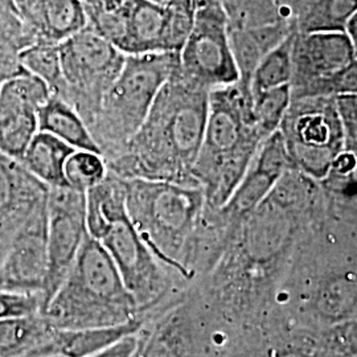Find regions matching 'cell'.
<instances>
[{
  "label": "cell",
  "instance_id": "24",
  "mask_svg": "<svg viewBox=\"0 0 357 357\" xmlns=\"http://www.w3.org/2000/svg\"><path fill=\"white\" fill-rule=\"evenodd\" d=\"M88 26L119 50L135 0H81Z\"/></svg>",
  "mask_w": 357,
  "mask_h": 357
},
{
  "label": "cell",
  "instance_id": "30",
  "mask_svg": "<svg viewBox=\"0 0 357 357\" xmlns=\"http://www.w3.org/2000/svg\"><path fill=\"white\" fill-rule=\"evenodd\" d=\"M43 295L17 293L0 289V320L38 314L43 310Z\"/></svg>",
  "mask_w": 357,
  "mask_h": 357
},
{
  "label": "cell",
  "instance_id": "5",
  "mask_svg": "<svg viewBox=\"0 0 357 357\" xmlns=\"http://www.w3.org/2000/svg\"><path fill=\"white\" fill-rule=\"evenodd\" d=\"M126 212L134 228L153 255L168 268L190 281L183 266L185 248L205 209L200 185L123 178Z\"/></svg>",
  "mask_w": 357,
  "mask_h": 357
},
{
  "label": "cell",
  "instance_id": "17",
  "mask_svg": "<svg viewBox=\"0 0 357 357\" xmlns=\"http://www.w3.org/2000/svg\"><path fill=\"white\" fill-rule=\"evenodd\" d=\"M293 32L295 26L289 19L265 26L229 28L230 48L240 76L238 84L243 88L250 90L252 77L261 60Z\"/></svg>",
  "mask_w": 357,
  "mask_h": 357
},
{
  "label": "cell",
  "instance_id": "26",
  "mask_svg": "<svg viewBox=\"0 0 357 357\" xmlns=\"http://www.w3.org/2000/svg\"><path fill=\"white\" fill-rule=\"evenodd\" d=\"M26 73L40 78L51 94L64 98L65 85L59 44L35 43L20 53Z\"/></svg>",
  "mask_w": 357,
  "mask_h": 357
},
{
  "label": "cell",
  "instance_id": "23",
  "mask_svg": "<svg viewBox=\"0 0 357 357\" xmlns=\"http://www.w3.org/2000/svg\"><path fill=\"white\" fill-rule=\"evenodd\" d=\"M54 328L38 312L0 320V357L38 356Z\"/></svg>",
  "mask_w": 357,
  "mask_h": 357
},
{
  "label": "cell",
  "instance_id": "1",
  "mask_svg": "<svg viewBox=\"0 0 357 357\" xmlns=\"http://www.w3.org/2000/svg\"><path fill=\"white\" fill-rule=\"evenodd\" d=\"M209 93L180 76L176 66L141 128L105 159L109 172L122 178L200 185L193 167L204 138Z\"/></svg>",
  "mask_w": 357,
  "mask_h": 357
},
{
  "label": "cell",
  "instance_id": "15",
  "mask_svg": "<svg viewBox=\"0 0 357 357\" xmlns=\"http://www.w3.org/2000/svg\"><path fill=\"white\" fill-rule=\"evenodd\" d=\"M36 43L60 44L88 26L81 0H13Z\"/></svg>",
  "mask_w": 357,
  "mask_h": 357
},
{
  "label": "cell",
  "instance_id": "16",
  "mask_svg": "<svg viewBox=\"0 0 357 357\" xmlns=\"http://www.w3.org/2000/svg\"><path fill=\"white\" fill-rule=\"evenodd\" d=\"M125 54H143L175 50L166 4L151 0H135L125 35L119 44Z\"/></svg>",
  "mask_w": 357,
  "mask_h": 357
},
{
  "label": "cell",
  "instance_id": "21",
  "mask_svg": "<svg viewBox=\"0 0 357 357\" xmlns=\"http://www.w3.org/2000/svg\"><path fill=\"white\" fill-rule=\"evenodd\" d=\"M75 150L51 134L38 131L19 162L47 187H68L65 163Z\"/></svg>",
  "mask_w": 357,
  "mask_h": 357
},
{
  "label": "cell",
  "instance_id": "13",
  "mask_svg": "<svg viewBox=\"0 0 357 357\" xmlns=\"http://www.w3.org/2000/svg\"><path fill=\"white\" fill-rule=\"evenodd\" d=\"M293 168L280 130L273 132L255 153L241 183L228 203L217 209L222 222L234 236L241 222L261 204L286 171Z\"/></svg>",
  "mask_w": 357,
  "mask_h": 357
},
{
  "label": "cell",
  "instance_id": "6",
  "mask_svg": "<svg viewBox=\"0 0 357 357\" xmlns=\"http://www.w3.org/2000/svg\"><path fill=\"white\" fill-rule=\"evenodd\" d=\"M178 64V52L126 54L119 75L89 123L103 159L114 155L141 128Z\"/></svg>",
  "mask_w": 357,
  "mask_h": 357
},
{
  "label": "cell",
  "instance_id": "32",
  "mask_svg": "<svg viewBox=\"0 0 357 357\" xmlns=\"http://www.w3.org/2000/svg\"><path fill=\"white\" fill-rule=\"evenodd\" d=\"M141 332L126 336L114 345L86 357H134L141 342Z\"/></svg>",
  "mask_w": 357,
  "mask_h": 357
},
{
  "label": "cell",
  "instance_id": "9",
  "mask_svg": "<svg viewBox=\"0 0 357 357\" xmlns=\"http://www.w3.org/2000/svg\"><path fill=\"white\" fill-rule=\"evenodd\" d=\"M178 72L192 84L213 90L238 82L229 41V24L218 0H206L178 52Z\"/></svg>",
  "mask_w": 357,
  "mask_h": 357
},
{
  "label": "cell",
  "instance_id": "29",
  "mask_svg": "<svg viewBox=\"0 0 357 357\" xmlns=\"http://www.w3.org/2000/svg\"><path fill=\"white\" fill-rule=\"evenodd\" d=\"M290 103H291L290 84L275 89L266 90L253 97L255 119L266 138L280 128L283 115L287 112Z\"/></svg>",
  "mask_w": 357,
  "mask_h": 357
},
{
  "label": "cell",
  "instance_id": "4",
  "mask_svg": "<svg viewBox=\"0 0 357 357\" xmlns=\"http://www.w3.org/2000/svg\"><path fill=\"white\" fill-rule=\"evenodd\" d=\"M86 227L114 261L142 314L160 305L172 287V275H181L165 266L134 228L122 183L106 180L86 193Z\"/></svg>",
  "mask_w": 357,
  "mask_h": 357
},
{
  "label": "cell",
  "instance_id": "7",
  "mask_svg": "<svg viewBox=\"0 0 357 357\" xmlns=\"http://www.w3.org/2000/svg\"><path fill=\"white\" fill-rule=\"evenodd\" d=\"M278 130L294 169L315 181L328 176L347 143L335 96L291 100Z\"/></svg>",
  "mask_w": 357,
  "mask_h": 357
},
{
  "label": "cell",
  "instance_id": "19",
  "mask_svg": "<svg viewBox=\"0 0 357 357\" xmlns=\"http://www.w3.org/2000/svg\"><path fill=\"white\" fill-rule=\"evenodd\" d=\"M48 193L50 187L29 174L20 162L0 153L1 220H26Z\"/></svg>",
  "mask_w": 357,
  "mask_h": 357
},
{
  "label": "cell",
  "instance_id": "12",
  "mask_svg": "<svg viewBox=\"0 0 357 357\" xmlns=\"http://www.w3.org/2000/svg\"><path fill=\"white\" fill-rule=\"evenodd\" d=\"M51 96L29 73L4 81L0 89V153L20 160L38 132V110Z\"/></svg>",
  "mask_w": 357,
  "mask_h": 357
},
{
  "label": "cell",
  "instance_id": "35",
  "mask_svg": "<svg viewBox=\"0 0 357 357\" xmlns=\"http://www.w3.org/2000/svg\"><path fill=\"white\" fill-rule=\"evenodd\" d=\"M345 33L348 35V38H351L355 50H356L357 57V10L351 16V19L348 20L347 26H345Z\"/></svg>",
  "mask_w": 357,
  "mask_h": 357
},
{
  "label": "cell",
  "instance_id": "31",
  "mask_svg": "<svg viewBox=\"0 0 357 357\" xmlns=\"http://www.w3.org/2000/svg\"><path fill=\"white\" fill-rule=\"evenodd\" d=\"M347 142L357 141V93L335 96Z\"/></svg>",
  "mask_w": 357,
  "mask_h": 357
},
{
  "label": "cell",
  "instance_id": "25",
  "mask_svg": "<svg viewBox=\"0 0 357 357\" xmlns=\"http://www.w3.org/2000/svg\"><path fill=\"white\" fill-rule=\"evenodd\" d=\"M295 32L284 38L277 48L268 52L255 68L252 82H250V90L253 97L266 90L275 89L291 82V77H293L291 54H293Z\"/></svg>",
  "mask_w": 357,
  "mask_h": 357
},
{
  "label": "cell",
  "instance_id": "28",
  "mask_svg": "<svg viewBox=\"0 0 357 357\" xmlns=\"http://www.w3.org/2000/svg\"><path fill=\"white\" fill-rule=\"evenodd\" d=\"M230 29L271 24L283 19L274 0H218Z\"/></svg>",
  "mask_w": 357,
  "mask_h": 357
},
{
  "label": "cell",
  "instance_id": "27",
  "mask_svg": "<svg viewBox=\"0 0 357 357\" xmlns=\"http://www.w3.org/2000/svg\"><path fill=\"white\" fill-rule=\"evenodd\" d=\"M107 174L102 155L88 150H75L65 163L66 184L76 191H89L103 181Z\"/></svg>",
  "mask_w": 357,
  "mask_h": 357
},
{
  "label": "cell",
  "instance_id": "36",
  "mask_svg": "<svg viewBox=\"0 0 357 357\" xmlns=\"http://www.w3.org/2000/svg\"><path fill=\"white\" fill-rule=\"evenodd\" d=\"M0 3H4V4H13V0H0Z\"/></svg>",
  "mask_w": 357,
  "mask_h": 357
},
{
  "label": "cell",
  "instance_id": "33",
  "mask_svg": "<svg viewBox=\"0 0 357 357\" xmlns=\"http://www.w3.org/2000/svg\"><path fill=\"white\" fill-rule=\"evenodd\" d=\"M23 222L24 220H1L0 218V268L10 250L15 233Z\"/></svg>",
  "mask_w": 357,
  "mask_h": 357
},
{
  "label": "cell",
  "instance_id": "34",
  "mask_svg": "<svg viewBox=\"0 0 357 357\" xmlns=\"http://www.w3.org/2000/svg\"><path fill=\"white\" fill-rule=\"evenodd\" d=\"M340 339L352 356H357V321H349L340 328Z\"/></svg>",
  "mask_w": 357,
  "mask_h": 357
},
{
  "label": "cell",
  "instance_id": "11",
  "mask_svg": "<svg viewBox=\"0 0 357 357\" xmlns=\"http://www.w3.org/2000/svg\"><path fill=\"white\" fill-rule=\"evenodd\" d=\"M48 274V197L13 236L0 268V289L44 295Z\"/></svg>",
  "mask_w": 357,
  "mask_h": 357
},
{
  "label": "cell",
  "instance_id": "20",
  "mask_svg": "<svg viewBox=\"0 0 357 357\" xmlns=\"http://www.w3.org/2000/svg\"><path fill=\"white\" fill-rule=\"evenodd\" d=\"M38 131L48 132L76 150L101 153L86 122L70 103L59 96L51 94L38 107Z\"/></svg>",
  "mask_w": 357,
  "mask_h": 357
},
{
  "label": "cell",
  "instance_id": "10",
  "mask_svg": "<svg viewBox=\"0 0 357 357\" xmlns=\"http://www.w3.org/2000/svg\"><path fill=\"white\" fill-rule=\"evenodd\" d=\"M86 234V192L69 187L50 188L48 274L43 295V310L64 281Z\"/></svg>",
  "mask_w": 357,
  "mask_h": 357
},
{
  "label": "cell",
  "instance_id": "22",
  "mask_svg": "<svg viewBox=\"0 0 357 357\" xmlns=\"http://www.w3.org/2000/svg\"><path fill=\"white\" fill-rule=\"evenodd\" d=\"M357 0H294L290 20L301 33L345 32Z\"/></svg>",
  "mask_w": 357,
  "mask_h": 357
},
{
  "label": "cell",
  "instance_id": "18",
  "mask_svg": "<svg viewBox=\"0 0 357 357\" xmlns=\"http://www.w3.org/2000/svg\"><path fill=\"white\" fill-rule=\"evenodd\" d=\"M146 315L126 324L79 330H57L38 356L86 357L114 345L130 335L143 331Z\"/></svg>",
  "mask_w": 357,
  "mask_h": 357
},
{
  "label": "cell",
  "instance_id": "40",
  "mask_svg": "<svg viewBox=\"0 0 357 357\" xmlns=\"http://www.w3.org/2000/svg\"><path fill=\"white\" fill-rule=\"evenodd\" d=\"M351 357H357V356H351Z\"/></svg>",
  "mask_w": 357,
  "mask_h": 357
},
{
  "label": "cell",
  "instance_id": "3",
  "mask_svg": "<svg viewBox=\"0 0 357 357\" xmlns=\"http://www.w3.org/2000/svg\"><path fill=\"white\" fill-rule=\"evenodd\" d=\"M41 314L57 330L119 326L144 315L112 257L89 233Z\"/></svg>",
  "mask_w": 357,
  "mask_h": 357
},
{
  "label": "cell",
  "instance_id": "2",
  "mask_svg": "<svg viewBox=\"0 0 357 357\" xmlns=\"http://www.w3.org/2000/svg\"><path fill=\"white\" fill-rule=\"evenodd\" d=\"M266 139L255 119L250 90L238 82L211 90L204 138L193 167L208 209L228 203Z\"/></svg>",
  "mask_w": 357,
  "mask_h": 357
},
{
  "label": "cell",
  "instance_id": "14",
  "mask_svg": "<svg viewBox=\"0 0 357 357\" xmlns=\"http://www.w3.org/2000/svg\"><path fill=\"white\" fill-rule=\"evenodd\" d=\"M291 56V93L337 75L357 59L345 32H295Z\"/></svg>",
  "mask_w": 357,
  "mask_h": 357
},
{
  "label": "cell",
  "instance_id": "39",
  "mask_svg": "<svg viewBox=\"0 0 357 357\" xmlns=\"http://www.w3.org/2000/svg\"><path fill=\"white\" fill-rule=\"evenodd\" d=\"M35 357H57V356H35Z\"/></svg>",
  "mask_w": 357,
  "mask_h": 357
},
{
  "label": "cell",
  "instance_id": "38",
  "mask_svg": "<svg viewBox=\"0 0 357 357\" xmlns=\"http://www.w3.org/2000/svg\"><path fill=\"white\" fill-rule=\"evenodd\" d=\"M3 84H4V79H3V77L0 76V89H1Z\"/></svg>",
  "mask_w": 357,
  "mask_h": 357
},
{
  "label": "cell",
  "instance_id": "37",
  "mask_svg": "<svg viewBox=\"0 0 357 357\" xmlns=\"http://www.w3.org/2000/svg\"><path fill=\"white\" fill-rule=\"evenodd\" d=\"M151 1H155V3H160V4H165V3H167L168 0H151Z\"/></svg>",
  "mask_w": 357,
  "mask_h": 357
},
{
  "label": "cell",
  "instance_id": "8",
  "mask_svg": "<svg viewBox=\"0 0 357 357\" xmlns=\"http://www.w3.org/2000/svg\"><path fill=\"white\" fill-rule=\"evenodd\" d=\"M64 100L89 126L105 93L125 64L126 54L90 26L59 44Z\"/></svg>",
  "mask_w": 357,
  "mask_h": 357
}]
</instances>
